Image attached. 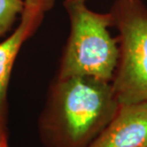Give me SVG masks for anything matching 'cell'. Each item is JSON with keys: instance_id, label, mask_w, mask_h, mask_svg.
<instances>
[{"instance_id": "obj_3", "label": "cell", "mask_w": 147, "mask_h": 147, "mask_svg": "<svg viewBox=\"0 0 147 147\" xmlns=\"http://www.w3.org/2000/svg\"><path fill=\"white\" fill-rule=\"evenodd\" d=\"M110 13L119 34L114 92L120 104L147 102V8L142 0H116Z\"/></svg>"}, {"instance_id": "obj_6", "label": "cell", "mask_w": 147, "mask_h": 147, "mask_svg": "<svg viewBox=\"0 0 147 147\" xmlns=\"http://www.w3.org/2000/svg\"><path fill=\"white\" fill-rule=\"evenodd\" d=\"M24 7V0H0V36L10 30Z\"/></svg>"}, {"instance_id": "obj_9", "label": "cell", "mask_w": 147, "mask_h": 147, "mask_svg": "<svg viewBox=\"0 0 147 147\" xmlns=\"http://www.w3.org/2000/svg\"><path fill=\"white\" fill-rule=\"evenodd\" d=\"M86 0H65V5L67 4H73V3H79V2H84Z\"/></svg>"}, {"instance_id": "obj_5", "label": "cell", "mask_w": 147, "mask_h": 147, "mask_svg": "<svg viewBox=\"0 0 147 147\" xmlns=\"http://www.w3.org/2000/svg\"><path fill=\"white\" fill-rule=\"evenodd\" d=\"M43 14V11L25 5L18 27L0 43V116L4 107L9 79L16 57L23 42L39 25Z\"/></svg>"}, {"instance_id": "obj_7", "label": "cell", "mask_w": 147, "mask_h": 147, "mask_svg": "<svg viewBox=\"0 0 147 147\" xmlns=\"http://www.w3.org/2000/svg\"><path fill=\"white\" fill-rule=\"evenodd\" d=\"M24 2L26 6L37 9L45 13L53 7L55 0H24Z\"/></svg>"}, {"instance_id": "obj_1", "label": "cell", "mask_w": 147, "mask_h": 147, "mask_svg": "<svg viewBox=\"0 0 147 147\" xmlns=\"http://www.w3.org/2000/svg\"><path fill=\"white\" fill-rule=\"evenodd\" d=\"M112 82L90 76L57 78L42 120L49 147H86L119 107Z\"/></svg>"}, {"instance_id": "obj_8", "label": "cell", "mask_w": 147, "mask_h": 147, "mask_svg": "<svg viewBox=\"0 0 147 147\" xmlns=\"http://www.w3.org/2000/svg\"><path fill=\"white\" fill-rule=\"evenodd\" d=\"M0 147H7V142H6L5 135L3 133L1 128H0Z\"/></svg>"}, {"instance_id": "obj_4", "label": "cell", "mask_w": 147, "mask_h": 147, "mask_svg": "<svg viewBox=\"0 0 147 147\" xmlns=\"http://www.w3.org/2000/svg\"><path fill=\"white\" fill-rule=\"evenodd\" d=\"M86 147H147V102L119 104L111 121Z\"/></svg>"}, {"instance_id": "obj_2", "label": "cell", "mask_w": 147, "mask_h": 147, "mask_svg": "<svg viewBox=\"0 0 147 147\" xmlns=\"http://www.w3.org/2000/svg\"><path fill=\"white\" fill-rule=\"evenodd\" d=\"M71 33L61 59L57 78L90 76L112 82L119 58L117 38L111 36L114 27L111 13L89 10L84 2L67 4Z\"/></svg>"}]
</instances>
